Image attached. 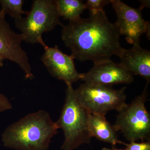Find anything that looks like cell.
I'll return each mask as SVG.
<instances>
[{
	"instance_id": "obj_13",
	"label": "cell",
	"mask_w": 150,
	"mask_h": 150,
	"mask_svg": "<svg viewBox=\"0 0 150 150\" xmlns=\"http://www.w3.org/2000/svg\"><path fill=\"white\" fill-rule=\"evenodd\" d=\"M60 16L70 21L81 18V15L86 9L83 1L80 0H56Z\"/></svg>"
},
{
	"instance_id": "obj_15",
	"label": "cell",
	"mask_w": 150,
	"mask_h": 150,
	"mask_svg": "<svg viewBox=\"0 0 150 150\" xmlns=\"http://www.w3.org/2000/svg\"><path fill=\"white\" fill-rule=\"evenodd\" d=\"M111 0H88L84 4L86 9L89 11L91 15H94L103 11L105 6L110 4Z\"/></svg>"
},
{
	"instance_id": "obj_2",
	"label": "cell",
	"mask_w": 150,
	"mask_h": 150,
	"mask_svg": "<svg viewBox=\"0 0 150 150\" xmlns=\"http://www.w3.org/2000/svg\"><path fill=\"white\" fill-rule=\"evenodd\" d=\"M58 130L49 113L40 110L7 127L2 135V142L4 146L15 150H48Z\"/></svg>"
},
{
	"instance_id": "obj_11",
	"label": "cell",
	"mask_w": 150,
	"mask_h": 150,
	"mask_svg": "<svg viewBox=\"0 0 150 150\" xmlns=\"http://www.w3.org/2000/svg\"><path fill=\"white\" fill-rule=\"evenodd\" d=\"M118 57L120 65L133 75H139L150 82V52L144 49L139 43L133 44L132 48H122Z\"/></svg>"
},
{
	"instance_id": "obj_10",
	"label": "cell",
	"mask_w": 150,
	"mask_h": 150,
	"mask_svg": "<svg viewBox=\"0 0 150 150\" xmlns=\"http://www.w3.org/2000/svg\"><path fill=\"white\" fill-rule=\"evenodd\" d=\"M134 75L119 64L112 61L94 64L88 72L82 74L81 80L90 83L110 86L118 84L131 83Z\"/></svg>"
},
{
	"instance_id": "obj_16",
	"label": "cell",
	"mask_w": 150,
	"mask_h": 150,
	"mask_svg": "<svg viewBox=\"0 0 150 150\" xmlns=\"http://www.w3.org/2000/svg\"><path fill=\"white\" fill-rule=\"evenodd\" d=\"M126 150H150V141L137 143L136 142H130L129 144L124 143Z\"/></svg>"
},
{
	"instance_id": "obj_7",
	"label": "cell",
	"mask_w": 150,
	"mask_h": 150,
	"mask_svg": "<svg viewBox=\"0 0 150 150\" xmlns=\"http://www.w3.org/2000/svg\"><path fill=\"white\" fill-rule=\"evenodd\" d=\"M110 3L117 16L114 24L128 43H139L140 38L144 33L150 38V22L143 18L142 8L131 7L120 0H111Z\"/></svg>"
},
{
	"instance_id": "obj_9",
	"label": "cell",
	"mask_w": 150,
	"mask_h": 150,
	"mask_svg": "<svg viewBox=\"0 0 150 150\" xmlns=\"http://www.w3.org/2000/svg\"><path fill=\"white\" fill-rule=\"evenodd\" d=\"M45 52L41 60L48 72L54 78L64 81L65 83L72 84L81 79L82 74L76 69L74 57L63 53L58 48L43 47Z\"/></svg>"
},
{
	"instance_id": "obj_19",
	"label": "cell",
	"mask_w": 150,
	"mask_h": 150,
	"mask_svg": "<svg viewBox=\"0 0 150 150\" xmlns=\"http://www.w3.org/2000/svg\"><path fill=\"white\" fill-rule=\"evenodd\" d=\"M102 150H126V149H109V148H107L106 147H104L103 148Z\"/></svg>"
},
{
	"instance_id": "obj_8",
	"label": "cell",
	"mask_w": 150,
	"mask_h": 150,
	"mask_svg": "<svg viewBox=\"0 0 150 150\" xmlns=\"http://www.w3.org/2000/svg\"><path fill=\"white\" fill-rule=\"evenodd\" d=\"M22 34L13 31L5 20L0 14V57L16 63L23 70L25 78L32 79L34 75L27 53L23 49Z\"/></svg>"
},
{
	"instance_id": "obj_20",
	"label": "cell",
	"mask_w": 150,
	"mask_h": 150,
	"mask_svg": "<svg viewBox=\"0 0 150 150\" xmlns=\"http://www.w3.org/2000/svg\"><path fill=\"white\" fill-rule=\"evenodd\" d=\"M4 59H3L2 57H0V68H1V67H2L4 66V63H3V62H4Z\"/></svg>"
},
{
	"instance_id": "obj_6",
	"label": "cell",
	"mask_w": 150,
	"mask_h": 150,
	"mask_svg": "<svg viewBox=\"0 0 150 150\" xmlns=\"http://www.w3.org/2000/svg\"><path fill=\"white\" fill-rule=\"evenodd\" d=\"M147 84L142 94L119 111L113 126L129 142L150 141V115L146 106Z\"/></svg>"
},
{
	"instance_id": "obj_5",
	"label": "cell",
	"mask_w": 150,
	"mask_h": 150,
	"mask_svg": "<svg viewBox=\"0 0 150 150\" xmlns=\"http://www.w3.org/2000/svg\"><path fill=\"white\" fill-rule=\"evenodd\" d=\"M126 87L115 89L112 86L84 82L74 89L76 98L90 114L104 115L110 110L119 112L126 106Z\"/></svg>"
},
{
	"instance_id": "obj_14",
	"label": "cell",
	"mask_w": 150,
	"mask_h": 150,
	"mask_svg": "<svg viewBox=\"0 0 150 150\" xmlns=\"http://www.w3.org/2000/svg\"><path fill=\"white\" fill-rule=\"evenodd\" d=\"M24 3L23 0H0V14L5 17L8 14L14 19L20 18L23 14H26L27 13L23 10Z\"/></svg>"
},
{
	"instance_id": "obj_12",
	"label": "cell",
	"mask_w": 150,
	"mask_h": 150,
	"mask_svg": "<svg viewBox=\"0 0 150 150\" xmlns=\"http://www.w3.org/2000/svg\"><path fill=\"white\" fill-rule=\"evenodd\" d=\"M88 127L92 138L94 137L101 142L109 143L113 147L117 144L124 145L125 143L118 139V132L104 115L89 113Z\"/></svg>"
},
{
	"instance_id": "obj_18",
	"label": "cell",
	"mask_w": 150,
	"mask_h": 150,
	"mask_svg": "<svg viewBox=\"0 0 150 150\" xmlns=\"http://www.w3.org/2000/svg\"><path fill=\"white\" fill-rule=\"evenodd\" d=\"M141 3V6L140 7V8L142 10L146 7H150V1L148 0H144V1H139Z\"/></svg>"
},
{
	"instance_id": "obj_4",
	"label": "cell",
	"mask_w": 150,
	"mask_h": 150,
	"mask_svg": "<svg viewBox=\"0 0 150 150\" xmlns=\"http://www.w3.org/2000/svg\"><path fill=\"white\" fill-rule=\"evenodd\" d=\"M56 0H34L30 10L25 17L15 19V24L21 32L23 41L28 43L46 45L42 38L44 33L48 32L58 25L60 21Z\"/></svg>"
},
{
	"instance_id": "obj_1",
	"label": "cell",
	"mask_w": 150,
	"mask_h": 150,
	"mask_svg": "<svg viewBox=\"0 0 150 150\" xmlns=\"http://www.w3.org/2000/svg\"><path fill=\"white\" fill-rule=\"evenodd\" d=\"M62 27V40L80 62L91 61L94 64L108 62L113 55L118 56L122 48L118 29L103 10Z\"/></svg>"
},
{
	"instance_id": "obj_17",
	"label": "cell",
	"mask_w": 150,
	"mask_h": 150,
	"mask_svg": "<svg viewBox=\"0 0 150 150\" xmlns=\"http://www.w3.org/2000/svg\"><path fill=\"white\" fill-rule=\"evenodd\" d=\"M12 108V105L8 98L4 95L0 93V113L11 110Z\"/></svg>"
},
{
	"instance_id": "obj_3",
	"label": "cell",
	"mask_w": 150,
	"mask_h": 150,
	"mask_svg": "<svg viewBox=\"0 0 150 150\" xmlns=\"http://www.w3.org/2000/svg\"><path fill=\"white\" fill-rule=\"evenodd\" d=\"M66 83L64 104L60 117L55 123L58 129H62L64 133L62 149L74 150L91 142L92 138L88 127L89 113L76 98L72 84Z\"/></svg>"
}]
</instances>
